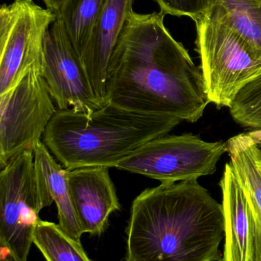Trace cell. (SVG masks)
Wrapping results in <instances>:
<instances>
[{
    "label": "cell",
    "instance_id": "cell-14",
    "mask_svg": "<svg viewBox=\"0 0 261 261\" xmlns=\"http://www.w3.org/2000/svg\"><path fill=\"white\" fill-rule=\"evenodd\" d=\"M34 163L58 208V225L72 239L81 243L82 236L72 204L66 169L54 158L42 141L33 149Z\"/></svg>",
    "mask_w": 261,
    "mask_h": 261
},
{
    "label": "cell",
    "instance_id": "cell-17",
    "mask_svg": "<svg viewBox=\"0 0 261 261\" xmlns=\"http://www.w3.org/2000/svg\"><path fill=\"white\" fill-rule=\"evenodd\" d=\"M33 244L46 261H92L81 243L67 236L59 225L40 219L33 236Z\"/></svg>",
    "mask_w": 261,
    "mask_h": 261
},
{
    "label": "cell",
    "instance_id": "cell-18",
    "mask_svg": "<svg viewBox=\"0 0 261 261\" xmlns=\"http://www.w3.org/2000/svg\"><path fill=\"white\" fill-rule=\"evenodd\" d=\"M229 110L239 125L251 130L261 129V74L239 92Z\"/></svg>",
    "mask_w": 261,
    "mask_h": 261
},
{
    "label": "cell",
    "instance_id": "cell-15",
    "mask_svg": "<svg viewBox=\"0 0 261 261\" xmlns=\"http://www.w3.org/2000/svg\"><path fill=\"white\" fill-rule=\"evenodd\" d=\"M205 13L261 50V0H208Z\"/></svg>",
    "mask_w": 261,
    "mask_h": 261
},
{
    "label": "cell",
    "instance_id": "cell-3",
    "mask_svg": "<svg viewBox=\"0 0 261 261\" xmlns=\"http://www.w3.org/2000/svg\"><path fill=\"white\" fill-rule=\"evenodd\" d=\"M182 122L175 116L138 113L106 102L90 113L58 110L42 142L66 170L116 168L123 160Z\"/></svg>",
    "mask_w": 261,
    "mask_h": 261
},
{
    "label": "cell",
    "instance_id": "cell-20",
    "mask_svg": "<svg viewBox=\"0 0 261 261\" xmlns=\"http://www.w3.org/2000/svg\"><path fill=\"white\" fill-rule=\"evenodd\" d=\"M42 1L44 2L46 8L55 14L59 10L64 0H42Z\"/></svg>",
    "mask_w": 261,
    "mask_h": 261
},
{
    "label": "cell",
    "instance_id": "cell-13",
    "mask_svg": "<svg viewBox=\"0 0 261 261\" xmlns=\"http://www.w3.org/2000/svg\"><path fill=\"white\" fill-rule=\"evenodd\" d=\"M230 164L248 199L254 234V261H261V150L252 137L239 134L226 141Z\"/></svg>",
    "mask_w": 261,
    "mask_h": 261
},
{
    "label": "cell",
    "instance_id": "cell-4",
    "mask_svg": "<svg viewBox=\"0 0 261 261\" xmlns=\"http://www.w3.org/2000/svg\"><path fill=\"white\" fill-rule=\"evenodd\" d=\"M195 21L205 94L210 103L230 108L239 92L261 74V50L205 12Z\"/></svg>",
    "mask_w": 261,
    "mask_h": 261
},
{
    "label": "cell",
    "instance_id": "cell-12",
    "mask_svg": "<svg viewBox=\"0 0 261 261\" xmlns=\"http://www.w3.org/2000/svg\"><path fill=\"white\" fill-rule=\"evenodd\" d=\"M225 217V248L221 261H254L252 217L245 191L229 163L220 182Z\"/></svg>",
    "mask_w": 261,
    "mask_h": 261
},
{
    "label": "cell",
    "instance_id": "cell-1",
    "mask_svg": "<svg viewBox=\"0 0 261 261\" xmlns=\"http://www.w3.org/2000/svg\"><path fill=\"white\" fill-rule=\"evenodd\" d=\"M165 16L130 12L109 63L106 102L194 123L210 104L202 71L172 36Z\"/></svg>",
    "mask_w": 261,
    "mask_h": 261
},
{
    "label": "cell",
    "instance_id": "cell-9",
    "mask_svg": "<svg viewBox=\"0 0 261 261\" xmlns=\"http://www.w3.org/2000/svg\"><path fill=\"white\" fill-rule=\"evenodd\" d=\"M41 75L58 110L90 113L104 105L93 92L81 58L56 21L44 38Z\"/></svg>",
    "mask_w": 261,
    "mask_h": 261
},
{
    "label": "cell",
    "instance_id": "cell-21",
    "mask_svg": "<svg viewBox=\"0 0 261 261\" xmlns=\"http://www.w3.org/2000/svg\"><path fill=\"white\" fill-rule=\"evenodd\" d=\"M248 133L252 137L253 139L255 141V142L257 143V145H258L261 150V129L251 130Z\"/></svg>",
    "mask_w": 261,
    "mask_h": 261
},
{
    "label": "cell",
    "instance_id": "cell-19",
    "mask_svg": "<svg viewBox=\"0 0 261 261\" xmlns=\"http://www.w3.org/2000/svg\"><path fill=\"white\" fill-rule=\"evenodd\" d=\"M160 12L174 16H188L196 21L206 12L208 0H154Z\"/></svg>",
    "mask_w": 261,
    "mask_h": 261
},
{
    "label": "cell",
    "instance_id": "cell-2",
    "mask_svg": "<svg viewBox=\"0 0 261 261\" xmlns=\"http://www.w3.org/2000/svg\"><path fill=\"white\" fill-rule=\"evenodd\" d=\"M127 236L128 261H221L223 208L197 180L161 184L133 200Z\"/></svg>",
    "mask_w": 261,
    "mask_h": 261
},
{
    "label": "cell",
    "instance_id": "cell-11",
    "mask_svg": "<svg viewBox=\"0 0 261 261\" xmlns=\"http://www.w3.org/2000/svg\"><path fill=\"white\" fill-rule=\"evenodd\" d=\"M135 0H107L93 27L81 61L93 92L106 103L107 72L110 58Z\"/></svg>",
    "mask_w": 261,
    "mask_h": 261
},
{
    "label": "cell",
    "instance_id": "cell-5",
    "mask_svg": "<svg viewBox=\"0 0 261 261\" xmlns=\"http://www.w3.org/2000/svg\"><path fill=\"white\" fill-rule=\"evenodd\" d=\"M53 200L37 173L33 150L12 158L0 173V243L12 261H27L41 210Z\"/></svg>",
    "mask_w": 261,
    "mask_h": 261
},
{
    "label": "cell",
    "instance_id": "cell-8",
    "mask_svg": "<svg viewBox=\"0 0 261 261\" xmlns=\"http://www.w3.org/2000/svg\"><path fill=\"white\" fill-rule=\"evenodd\" d=\"M58 108L41 72L0 95V167L41 142Z\"/></svg>",
    "mask_w": 261,
    "mask_h": 261
},
{
    "label": "cell",
    "instance_id": "cell-7",
    "mask_svg": "<svg viewBox=\"0 0 261 261\" xmlns=\"http://www.w3.org/2000/svg\"><path fill=\"white\" fill-rule=\"evenodd\" d=\"M55 14L33 0H13L0 9V95L33 71L41 73L44 38Z\"/></svg>",
    "mask_w": 261,
    "mask_h": 261
},
{
    "label": "cell",
    "instance_id": "cell-6",
    "mask_svg": "<svg viewBox=\"0 0 261 261\" xmlns=\"http://www.w3.org/2000/svg\"><path fill=\"white\" fill-rule=\"evenodd\" d=\"M226 152V142L205 141L193 134L167 135L147 143L116 168L161 184L197 180L212 175Z\"/></svg>",
    "mask_w": 261,
    "mask_h": 261
},
{
    "label": "cell",
    "instance_id": "cell-10",
    "mask_svg": "<svg viewBox=\"0 0 261 261\" xmlns=\"http://www.w3.org/2000/svg\"><path fill=\"white\" fill-rule=\"evenodd\" d=\"M109 167H89L66 170L67 185L82 234L101 236L109 217L121 210Z\"/></svg>",
    "mask_w": 261,
    "mask_h": 261
},
{
    "label": "cell",
    "instance_id": "cell-16",
    "mask_svg": "<svg viewBox=\"0 0 261 261\" xmlns=\"http://www.w3.org/2000/svg\"><path fill=\"white\" fill-rule=\"evenodd\" d=\"M106 1L64 0L55 13V21L81 60Z\"/></svg>",
    "mask_w": 261,
    "mask_h": 261
}]
</instances>
